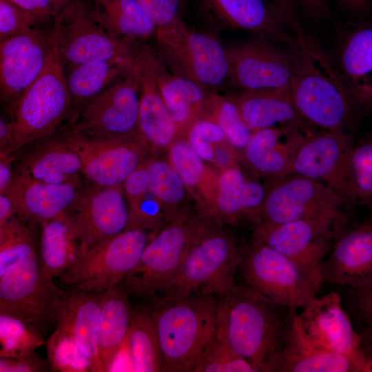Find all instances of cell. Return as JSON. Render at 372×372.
Instances as JSON below:
<instances>
[{"label": "cell", "mask_w": 372, "mask_h": 372, "mask_svg": "<svg viewBox=\"0 0 372 372\" xmlns=\"http://www.w3.org/2000/svg\"><path fill=\"white\" fill-rule=\"evenodd\" d=\"M287 48L289 89L299 114L320 130L346 131L356 107L336 62L300 19L293 20V36Z\"/></svg>", "instance_id": "6da1fadb"}, {"label": "cell", "mask_w": 372, "mask_h": 372, "mask_svg": "<svg viewBox=\"0 0 372 372\" xmlns=\"http://www.w3.org/2000/svg\"><path fill=\"white\" fill-rule=\"evenodd\" d=\"M218 297V334L256 372H276L296 309L246 284H235Z\"/></svg>", "instance_id": "7a4b0ae2"}, {"label": "cell", "mask_w": 372, "mask_h": 372, "mask_svg": "<svg viewBox=\"0 0 372 372\" xmlns=\"http://www.w3.org/2000/svg\"><path fill=\"white\" fill-rule=\"evenodd\" d=\"M218 304L216 295L151 299L149 308L161 350L163 371L196 372L216 340Z\"/></svg>", "instance_id": "3957f363"}, {"label": "cell", "mask_w": 372, "mask_h": 372, "mask_svg": "<svg viewBox=\"0 0 372 372\" xmlns=\"http://www.w3.org/2000/svg\"><path fill=\"white\" fill-rule=\"evenodd\" d=\"M242 251L222 225H211L154 298L172 300L192 295L223 294L236 284Z\"/></svg>", "instance_id": "277c9868"}, {"label": "cell", "mask_w": 372, "mask_h": 372, "mask_svg": "<svg viewBox=\"0 0 372 372\" xmlns=\"http://www.w3.org/2000/svg\"><path fill=\"white\" fill-rule=\"evenodd\" d=\"M74 106L54 43L43 70L22 94L11 114L12 134L6 150L14 153L33 141L50 137L64 122L75 121L78 112Z\"/></svg>", "instance_id": "5b68a950"}, {"label": "cell", "mask_w": 372, "mask_h": 372, "mask_svg": "<svg viewBox=\"0 0 372 372\" xmlns=\"http://www.w3.org/2000/svg\"><path fill=\"white\" fill-rule=\"evenodd\" d=\"M214 223L196 215L165 226L149 241L136 267L122 285L130 296L152 299L174 275L188 252Z\"/></svg>", "instance_id": "8992f818"}, {"label": "cell", "mask_w": 372, "mask_h": 372, "mask_svg": "<svg viewBox=\"0 0 372 372\" xmlns=\"http://www.w3.org/2000/svg\"><path fill=\"white\" fill-rule=\"evenodd\" d=\"M155 34L158 54L170 72L210 91L226 81L225 48L213 32H197L179 17Z\"/></svg>", "instance_id": "52a82bcc"}, {"label": "cell", "mask_w": 372, "mask_h": 372, "mask_svg": "<svg viewBox=\"0 0 372 372\" xmlns=\"http://www.w3.org/2000/svg\"><path fill=\"white\" fill-rule=\"evenodd\" d=\"M63 291L42 267L37 248L0 273V313L45 332L56 324Z\"/></svg>", "instance_id": "ba28073f"}, {"label": "cell", "mask_w": 372, "mask_h": 372, "mask_svg": "<svg viewBox=\"0 0 372 372\" xmlns=\"http://www.w3.org/2000/svg\"><path fill=\"white\" fill-rule=\"evenodd\" d=\"M52 36L63 70L137 52V41L111 36L95 19L92 3L72 0L54 18Z\"/></svg>", "instance_id": "9c48e42d"}, {"label": "cell", "mask_w": 372, "mask_h": 372, "mask_svg": "<svg viewBox=\"0 0 372 372\" xmlns=\"http://www.w3.org/2000/svg\"><path fill=\"white\" fill-rule=\"evenodd\" d=\"M154 234L125 229L86 251L59 280L69 288L96 293L123 283Z\"/></svg>", "instance_id": "30bf717a"}, {"label": "cell", "mask_w": 372, "mask_h": 372, "mask_svg": "<svg viewBox=\"0 0 372 372\" xmlns=\"http://www.w3.org/2000/svg\"><path fill=\"white\" fill-rule=\"evenodd\" d=\"M62 137L78 154L82 174L99 186L123 185L155 153L140 136H90L72 127L64 132Z\"/></svg>", "instance_id": "8fae6325"}, {"label": "cell", "mask_w": 372, "mask_h": 372, "mask_svg": "<svg viewBox=\"0 0 372 372\" xmlns=\"http://www.w3.org/2000/svg\"><path fill=\"white\" fill-rule=\"evenodd\" d=\"M259 213V223L340 219L342 198L322 183L296 174L271 178ZM258 225V224H257Z\"/></svg>", "instance_id": "7c38bea8"}, {"label": "cell", "mask_w": 372, "mask_h": 372, "mask_svg": "<svg viewBox=\"0 0 372 372\" xmlns=\"http://www.w3.org/2000/svg\"><path fill=\"white\" fill-rule=\"evenodd\" d=\"M337 222L302 220L280 224L260 223L254 227V240L289 259L318 291L323 283L322 262L332 248Z\"/></svg>", "instance_id": "4fadbf2b"}, {"label": "cell", "mask_w": 372, "mask_h": 372, "mask_svg": "<svg viewBox=\"0 0 372 372\" xmlns=\"http://www.w3.org/2000/svg\"><path fill=\"white\" fill-rule=\"evenodd\" d=\"M245 284L280 304L298 309L316 297L317 291L287 257L254 240L242 251L239 266Z\"/></svg>", "instance_id": "5bb4252c"}, {"label": "cell", "mask_w": 372, "mask_h": 372, "mask_svg": "<svg viewBox=\"0 0 372 372\" xmlns=\"http://www.w3.org/2000/svg\"><path fill=\"white\" fill-rule=\"evenodd\" d=\"M79 123L74 128L90 136H139L138 72L132 66L107 88L78 106Z\"/></svg>", "instance_id": "9a60e30c"}, {"label": "cell", "mask_w": 372, "mask_h": 372, "mask_svg": "<svg viewBox=\"0 0 372 372\" xmlns=\"http://www.w3.org/2000/svg\"><path fill=\"white\" fill-rule=\"evenodd\" d=\"M125 198L123 185L80 188L66 216L82 254L126 229L128 207Z\"/></svg>", "instance_id": "2e32d148"}, {"label": "cell", "mask_w": 372, "mask_h": 372, "mask_svg": "<svg viewBox=\"0 0 372 372\" xmlns=\"http://www.w3.org/2000/svg\"><path fill=\"white\" fill-rule=\"evenodd\" d=\"M200 14L216 31L245 30L287 47L298 19L270 0H198Z\"/></svg>", "instance_id": "e0dca14e"}, {"label": "cell", "mask_w": 372, "mask_h": 372, "mask_svg": "<svg viewBox=\"0 0 372 372\" xmlns=\"http://www.w3.org/2000/svg\"><path fill=\"white\" fill-rule=\"evenodd\" d=\"M54 50L52 29L37 25L0 41L1 101L10 114L37 79Z\"/></svg>", "instance_id": "ac0fdd59"}, {"label": "cell", "mask_w": 372, "mask_h": 372, "mask_svg": "<svg viewBox=\"0 0 372 372\" xmlns=\"http://www.w3.org/2000/svg\"><path fill=\"white\" fill-rule=\"evenodd\" d=\"M225 50L228 85L242 90L289 87L291 54L287 47L258 37L230 45Z\"/></svg>", "instance_id": "d6986e66"}, {"label": "cell", "mask_w": 372, "mask_h": 372, "mask_svg": "<svg viewBox=\"0 0 372 372\" xmlns=\"http://www.w3.org/2000/svg\"><path fill=\"white\" fill-rule=\"evenodd\" d=\"M355 145L347 131L307 130L294 157L292 174L321 183L350 201L349 166Z\"/></svg>", "instance_id": "ffe728a7"}, {"label": "cell", "mask_w": 372, "mask_h": 372, "mask_svg": "<svg viewBox=\"0 0 372 372\" xmlns=\"http://www.w3.org/2000/svg\"><path fill=\"white\" fill-rule=\"evenodd\" d=\"M302 309L296 315V323L309 342L348 355L370 351L342 307L338 293L331 291L316 297Z\"/></svg>", "instance_id": "44dd1931"}, {"label": "cell", "mask_w": 372, "mask_h": 372, "mask_svg": "<svg viewBox=\"0 0 372 372\" xmlns=\"http://www.w3.org/2000/svg\"><path fill=\"white\" fill-rule=\"evenodd\" d=\"M334 235L331 254L322 262V282L351 289L372 286V224L341 231L335 223Z\"/></svg>", "instance_id": "7402d4cb"}, {"label": "cell", "mask_w": 372, "mask_h": 372, "mask_svg": "<svg viewBox=\"0 0 372 372\" xmlns=\"http://www.w3.org/2000/svg\"><path fill=\"white\" fill-rule=\"evenodd\" d=\"M154 54L151 48L140 45L134 63L139 81L138 132L156 153L167 151L178 134L157 85Z\"/></svg>", "instance_id": "603a6c76"}, {"label": "cell", "mask_w": 372, "mask_h": 372, "mask_svg": "<svg viewBox=\"0 0 372 372\" xmlns=\"http://www.w3.org/2000/svg\"><path fill=\"white\" fill-rule=\"evenodd\" d=\"M81 187L42 182L20 169L3 194L23 220L39 225L66 214Z\"/></svg>", "instance_id": "cb8c5ba5"}, {"label": "cell", "mask_w": 372, "mask_h": 372, "mask_svg": "<svg viewBox=\"0 0 372 372\" xmlns=\"http://www.w3.org/2000/svg\"><path fill=\"white\" fill-rule=\"evenodd\" d=\"M335 62L356 108L372 110V21L351 23L343 30Z\"/></svg>", "instance_id": "d4e9b609"}, {"label": "cell", "mask_w": 372, "mask_h": 372, "mask_svg": "<svg viewBox=\"0 0 372 372\" xmlns=\"http://www.w3.org/2000/svg\"><path fill=\"white\" fill-rule=\"evenodd\" d=\"M295 313L276 372H372V352L344 354L309 342L300 332Z\"/></svg>", "instance_id": "484cf974"}, {"label": "cell", "mask_w": 372, "mask_h": 372, "mask_svg": "<svg viewBox=\"0 0 372 372\" xmlns=\"http://www.w3.org/2000/svg\"><path fill=\"white\" fill-rule=\"evenodd\" d=\"M308 130L279 125L255 130L242 158L253 171L271 179L291 174L296 152Z\"/></svg>", "instance_id": "4316f807"}, {"label": "cell", "mask_w": 372, "mask_h": 372, "mask_svg": "<svg viewBox=\"0 0 372 372\" xmlns=\"http://www.w3.org/2000/svg\"><path fill=\"white\" fill-rule=\"evenodd\" d=\"M101 295L72 288L63 291L56 324L88 358L92 372H103L99 351Z\"/></svg>", "instance_id": "83f0119b"}, {"label": "cell", "mask_w": 372, "mask_h": 372, "mask_svg": "<svg viewBox=\"0 0 372 372\" xmlns=\"http://www.w3.org/2000/svg\"><path fill=\"white\" fill-rule=\"evenodd\" d=\"M266 191V186L247 178L239 166L223 171L219 174L215 203L208 219L223 225L248 218L256 225L259 223Z\"/></svg>", "instance_id": "f1b7e54d"}, {"label": "cell", "mask_w": 372, "mask_h": 372, "mask_svg": "<svg viewBox=\"0 0 372 372\" xmlns=\"http://www.w3.org/2000/svg\"><path fill=\"white\" fill-rule=\"evenodd\" d=\"M124 188L131 198L152 194L167 208L174 220L189 216L185 203L189 196L168 160L152 157L127 178Z\"/></svg>", "instance_id": "f546056e"}, {"label": "cell", "mask_w": 372, "mask_h": 372, "mask_svg": "<svg viewBox=\"0 0 372 372\" xmlns=\"http://www.w3.org/2000/svg\"><path fill=\"white\" fill-rule=\"evenodd\" d=\"M236 103L246 124L253 130L280 125L307 130L296 110L289 87L282 89L242 90L228 94Z\"/></svg>", "instance_id": "4dcf8cb0"}, {"label": "cell", "mask_w": 372, "mask_h": 372, "mask_svg": "<svg viewBox=\"0 0 372 372\" xmlns=\"http://www.w3.org/2000/svg\"><path fill=\"white\" fill-rule=\"evenodd\" d=\"M153 64L163 100L176 125L178 136H184L189 126L201 117L210 90L170 72L156 52Z\"/></svg>", "instance_id": "1f68e13d"}, {"label": "cell", "mask_w": 372, "mask_h": 372, "mask_svg": "<svg viewBox=\"0 0 372 372\" xmlns=\"http://www.w3.org/2000/svg\"><path fill=\"white\" fill-rule=\"evenodd\" d=\"M167 152V160L194 200L198 215L208 219L215 203L220 173L205 163L185 136L177 137Z\"/></svg>", "instance_id": "d6a6232c"}, {"label": "cell", "mask_w": 372, "mask_h": 372, "mask_svg": "<svg viewBox=\"0 0 372 372\" xmlns=\"http://www.w3.org/2000/svg\"><path fill=\"white\" fill-rule=\"evenodd\" d=\"M21 164V169L38 180L82 186L80 158L63 137L43 139L25 154Z\"/></svg>", "instance_id": "836d02e7"}, {"label": "cell", "mask_w": 372, "mask_h": 372, "mask_svg": "<svg viewBox=\"0 0 372 372\" xmlns=\"http://www.w3.org/2000/svg\"><path fill=\"white\" fill-rule=\"evenodd\" d=\"M122 283L101 292L99 351L103 372L111 371L130 331L134 309Z\"/></svg>", "instance_id": "e575fe53"}, {"label": "cell", "mask_w": 372, "mask_h": 372, "mask_svg": "<svg viewBox=\"0 0 372 372\" xmlns=\"http://www.w3.org/2000/svg\"><path fill=\"white\" fill-rule=\"evenodd\" d=\"M92 13L113 37L142 41L156 33V26L136 0H93Z\"/></svg>", "instance_id": "d590c367"}, {"label": "cell", "mask_w": 372, "mask_h": 372, "mask_svg": "<svg viewBox=\"0 0 372 372\" xmlns=\"http://www.w3.org/2000/svg\"><path fill=\"white\" fill-rule=\"evenodd\" d=\"M136 53L65 70L66 83L74 105L78 107L107 88L132 66Z\"/></svg>", "instance_id": "8d00e7d4"}, {"label": "cell", "mask_w": 372, "mask_h": 372, "mask_svg": "<svg viewBox=\"0 0 372 372\" xmlns=\"http://www.w3.org/2000/svg\"><path fill=\"white\" fill-rule=\"evenodd\" d=\"M39 226L41 265L54 278L59 277L81 256V245L71 233L66 214L43 222Z\"/></svg>", "instance_id": "74e56055"}, {"label": "cell", "mask_w": 372, "mask_h": 372, "mask_svg": "<svg viewBox=\"0 0 372 372\" xmlns=\"http://www.w3.org/2000/svg\"><path fill=\"white\" fill-rule=\"evenodd\" d=\"M123 349L126 351L131 371H163L161 350L149 306L134 309L132 325Z\"/></svg>", "instance_id": "f35d334b"}, {"label": "cell", "mask_w": 372, "mask_h": 372, "mask_svg": "<svg viewBox=\"0 0 372 372\" xmlns=\"http://www.w3.org/2000/svg\"><path fill=\"white\" fill-rule=\"evenodd\" d=\"M200 118L217 124L224 132L228 143L236 150H243L254 131L243 120L238 105L227 94L209 91Z\"/></svg>", "instance_id": "ab89813d"}, {"label": "cell", "mask_w": 372, "mask_h": 372, "mask_svg": "<svg viewBox=\"0 0 372 372\" xmlns=\"http://www.w3.org/2000/svg\"><path fill=\"white\" fill-rule=\"evenodd\" d=\"M35 226L17 214L0 225V273L38 248Z\"/></svg>", "instance_id": "60d3db41"}, {"label": "cell", "mask_w": 372, "mask_h": 372, "mask_svg": "<svg viewBox=\"0 0 372 372\" xmlns=\"http://www.w3.org/2000/svg\"><path fill=\"white\" fill-rule=\"evenodd\" d=\"M43 342L41 332L36 327L14 316L0 313V355L29 354Z\"/></svg>", "instance_id": "b9f144b4"}, {"label": "cell", "mask_w": 372, "mask_h": 372, "mask_svg": "<svg viewBox=\"0 0 372 372\" xmlns=\"http://www.w3.org/2000/svg\"><path fill=\"white\" fill-rule=\"evenodd\" d=\"M51 369L61 372L92 371L91 362L74 340L56 327L46 344Z\"/></svg>", "instance_id": "7bdbcfd3"}, {"label": "cell", "mask_w": 372, "mask_h": 372, "mask_svg": "<svg viewBox=\"0 0 372 372\" xmlns=\"http://www.w3.org/2000/svg\"><path fill=\"white\" fill-rule=\"evenodd\" d=\"M348 180L351 202L366 203L372 198V138L354 146Z\"/></svg>", "instance_id": "ee69618b"}, {"label": "cell", "mask_w": 372, "mask_h": 372, "mask_svg": "<svg viewBox=\"0 0 372 372\" xmlns=\"http://www.w3.org/2000/svg\"><path fill=\"white\" fill-rule=\"evenodd\" d=\"M174 218L150 193L128 201V221L126 229H141L156 234Z\"/></svg>", "instance_id": "f6af8a7d"}, {"label": "cell", "mask_w": 372, "mask_h": 372, "mask_svg": "<svg viewBox=\"0 0 372 372\" xmlns=\"http://www.w3.org/2000/svg\"><path fill=\"white\" fill-rule=\"evenodd\" d=\"M196 372H256L254 366L235 353L218 334Z\"/></svg>", "instance_id": "bcb514c9"}, {"label": "cell", "mask_w": 372, "mask_h": 372, "mask_svg": "<svg viewBox=\"0 0 372 372\" xmlns=\"http://www.w3.org/2000/svg\"><path fill=\"white\" fill-rule=\"evenodd\" d=\"M345 303L356 330L364 344L372 350V286L349 288Z\"/></svg>", "instance_id": "7dc6e473"}, {"label": "cell", "mask_w": 372, "mask_h": 372, "mask_svg": "<svg viewBox=\"0 0 372 372\" xmlns=\"http://www.w3.org/2000/svg\"><path fill=\"white\" fill-rule=\"evenodd\" d=\"M193 149L206 162L214 163V146L228 142L214 122L204 118L195 121L184 135Z\"/></svg>", "instance_id": "c3c4849f"}, {"label": "cell", "mask_w": 372, "mask_h": 372, "mask_svg": "<svg viewBox=\"0 0 372 372\" xmlns=\"http://www.w3.org/2000/svg\"><path fill=\"white\" fill-rule=\"evenodd\" d=\"M43 23L8 0H0V41Z\"/></svg>", "instance_id": "681fc988"}, {"label": "cell", "mask_w": 372, "mask_h": 372, "mask_svg": "<svg viewBox=\"0 0 372 372\" xmlns=\"http://www.w3.org/2000/svg\"><path fill=\"white\" fill-rule=\"evenodd\" d=\"M157 27L167 25L180 17L182 0H136Z\"/></svg>", "instance_id": "f907efd6"}, {"label": "cell", "mask_w": 372, "mask_h": 372, "mask_svg": "<svg viewBox=\"0 0 372 372\" xmlns=\"http://www.w3.org/2000/svg\"><path fill=\"white\" fill-rule=\"evenodd\" d=\"M52 369L49 362L34 352L19 356L0 355L1 372H41Z\"/></svg>", "instance_id": "816d5d0a"}, {"label": "cell", "mask_w": 372, "mask_h": 372, "mask_svg": "<svg viewBox=\"0 0 372 372\" xmlns=\"http://www.w3.org/2000/svg\"><path fill=\"white\" fill-rule=\"evenodd\" d=\"M37 17L41 23L53 20L56 15L54 0H8Z\"/></svg>", "instance_id": "f5cc1de1"}, {"label": "cell", "mask_w": 372, "mask_h": 372, "mask_svg": "<svg viewBox=\"0 0 372 372\" xmlns=\"http://www.w3.org/2000/svg\"><path fill=\"white\" fill-rule=\"evenodd\" d=\"M239 154L228 142L214 146V163L219 172L238 166Z\"/></svg>", "instance_id": "db71d44e"}, {"label": "cell", "mask_w": 372, "mask_h": 372, "mask_svg": "<svg viewBox=\"0 0 372 372\" xmlns=\"http://www.w3.org/2000/svg\"><path fill=\"white\" fill-rule=\"evenodd\" d=\"M302 12L315 21L329 18L331 10L329 0H298Z\"/></svg>", "instance_id": "11a10c76"}, {"label": "cell", "mask_w": 372, "mask_h": 372, "mask_svg": "<svg viewBox=\"0 0 372 372\" xmlns=\"http://www.w3.org/2000/svg\"><path fill=\"white\" fill-rule=\"evenodd\" d=\"M13 152L7 150L0 152V194H3L10 185L12 174Z\"/></svg>", "instance_id": "9f6ffc18"}, {"label": "cell", "mask_w": 372, "mask_h": 372, "mask_svg": "<svg viewBox=\"0 0 372 372\" xmlns=\"http://www.w3.org/2000/svg\"><path fill=\"white\" fill-rule=\"evenodd\" d=\"M339 7L347 13L365 15L372 10L370 0H335Z\"/></svg>", "instance_id": "6f0895ef"}, {"label": "cell", "mask_w": 372, "mask_h": 372, "mask_svg": "<svg viewBox=\"0 0 372 372\" xmlns=\"http://www.w3.org/2000/svg\"><path fill=\"white\" fill-rule=\"evenodd\" d=\"M13 124L12 119L1 116L0 118V152L8 149L12 134Z\"/></svg>", "instance_id": "680465c9"}, {"label": "cell", "mask_w": 372, "mask_h": 372, "mask_svg": "<svg viewBox=\"0 0 372 372\" xmlns=\"http://www.w3.org/2000/svg\"><path fill=\"white\" fill-rule=\"evenodd\" d=\"M17 214L15 207L6 194H0V225Z\"/></svg>", "instance_id": "91938a15"}, {"label": "cell", "mask_w": 372, "mask_h": 372, "mask_svg": "<svg viewBox=\"0 0 372 372\" xmlns=\"http://www.w3.org/2000/svg\"><path fill=\"white\" fill-rule=\"evenodd\" d=\"M273 3L279 6L291 15L299 19V14L301 8L298 0H270Z\"/></svg>", "instance_id": "94428289"}, {"label": "cell", "mask_w": 372, "mask_h": 372, "mask_svg": "<svg viewBox=\"0 0 372 372\" xmlns=\"http://www.w3.org/2000/svg\"><path fill=\"white\" fill-rule=\"evenodd\" d=\"M56 14L72 0H54Z\"/></svg>", "instance_id": "6125c7cd"}, {"label": "cell", "mask_w": 372, "mask_h": 372, "mask_svg": "<svg viewBox=\"0 0 372 372\" xmlns=\"http://www.w3.org/2000/svg\"><path fill=\"white\" fill-rule=\"evenodd\" d=\"M366 203L369 206V207L372 209V198H371L369 200L366 202Z\"/></svg>", "instance_id": "be15d7a7"}]
</instances>
